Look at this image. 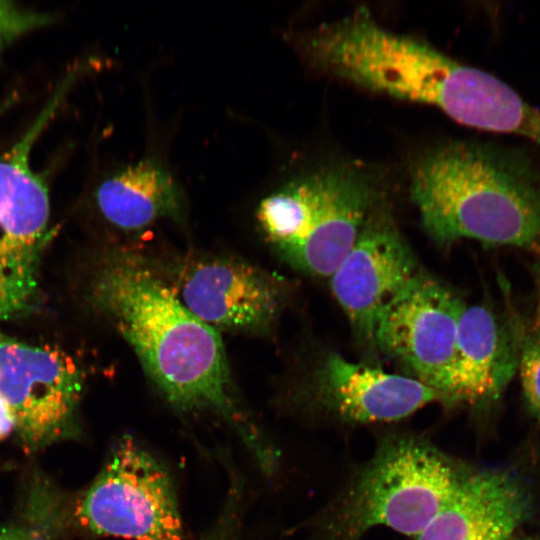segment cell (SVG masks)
I'll return each instance as SVG.
<instances>
[{
	"instance_id": "obj_1",
	"label": "cell",
	"mask_w": 540,
	"mask_h": 540,
	"mask_svg": "<svg viewBox=\"0 0 540 540\" xmlns=\"http://www.w3.org/2000/svg\"><path fill=\"white\" fill-rule=\"evenodd\" d=\"M86 298L127 341L173 407L219 415L263 469L273 464V454L236 398L219 331L182 303L155 265L136 253L109 252L91 271Z\"/></svg>"
},
{
	"instance_id": "obj_2",
	"label": "cell",
	"mask_w": 540,
	"mask_h": 540,
	"mask_svg": "<svg viewBox=\"0 0 540 540\" xmlns=\"http://www.w3.org/2000/svg\"><path fill=\"white\" fill-rule=\"evenodd\" d=\"M303 49L322 72L370 91L436 106L453 120L487 132L504 134L518 96L496 76L381 27L366 9L320 25L305 37Z\"/></svg>"
},
{
	"instance_id": "obj_3",
	"label": "cell",
	"mask_w": 540,
	"mask_h": 540,
	"mask_svg": "<svg viewBox=\"0 0 540 540\" xmlns=\"http://www.w3.org/2000/svg\"><path fill=\"white\" fill-rule=\"evenodd\" d=\"M410 196L439 245L471 239L540 253V168L519 148L431 147L411 165Z\"/></svg>"
},
{
	"instance_id": "obj_4",
	"label": "cell",
	"mask_w": 540,
	"mask_h": 540,
	"mask_svg": "<svg viewBox=\"0 0 540 540\" xmlns=\"http://www.w3.org/2000/svg\"><path fill=\"white\" fill-rule=\"evenodd\" d=\"M469 468L423 437H383L308 526L307 540H362L384 526L415 537L451 498Z\"/></svg>"
},
{
	"instance_id": "obj_5",
	"label": "cell",
	"mask_w": 540,
	"mask_h": 540,
	"mask_svg": "<svg viewBox=\"0 0 540 540\" xmlns=\"http://www.w3.org/2000/svg\"><path fill=\"white\" fill-rule=\"evenodd\" d=\"M383 201L368 172L333 165L297 177L264 197L256 218L272 248L290 266L329 278Z\"/></svg>"
},
{
	"instance_id": "obj_6",
	"label": "cell",
	"mask_w": 540,
	"mask_h": 540,
	"mask_svg": "<svg viewBox=\"0 0 540 540\" xmlns=\"http://www.w3.org/2000/svg\"><path fill=\"white\" fill-rule=\"evenodd\" d=\"M66 90L62 85L21 139L0 154V321L25 317L39 305V267L49 239L50 200L47 185L29 158Z\"/></svg>"
},
{
	"instance_id": "obj_7",
	"label": "cell",
	"mask_w": 540,
	"mask_h": 540,
	"mask_svg": "<svg viewBox=\"0 0 540 540\" xmlns=\"http://www.w3.org/2000/svg\"><path fill=\"white\" fill-rule=\"evenodd\" d=\"M74 517L86 531L129 540H182L172 480L130 435L114 445L96 479L77 498Z\"/></svg>"
},
{
	"instance_id": "obj_8",
	"label": "cell",
	"mask_w": 540,
	"mask_h": 540,
	"mask_svg": "<svg viewBox=\"0 0 540 540\" xmlns=\"http://www.w3.org/2000/svg\"><path fill=\"white\" fill-rule=\"evenodd\" d=\"M466 305L451 288L420 270L388 303L376 326L375 349L403 375L435 390L441 404Z\"/></svg>"
},
{
	"instance_id": "obj_9",
	"label": "cell",
	"mask_w": 540,
	"mask_h": 540,
	"mask_svg": "<svg viewBox=\"0 0 540 540\" xmlns=\"http://www.w3.org/2000/svg\"><path fill=\"white\" fill-rule=\"evenodd\" d=\"M82 388V372L64 351L0 331V396L14 412L27 448H42L74 432Z\"/></svg>"
},
{
	"instance_id": "obj_10",
	"label": "cell",
	"mask_w": 540,
	"mask_h": 540,
	"mask_svg": "<svg viewBox=\"0 0 540 540\" xmlns=\"http://www.w3.org/2000/svg\"><path fill=\"white\" fill-rule=\"evenodd\" d=\"M420 270L390 209L381 202L329 277L332 294L360 344L375 349L380 315Z\"/></svg>"
},
{
	"instance_id": "obj_11",
	"label": "cell",
	"mask_w": 540,
	"mask_h": 540,
	"mask_svg": "<svg viewBox=\"0 0 540 540\" xmlns=\"http://www.w3.org/2000/svg\"><path fill=\"white\" fill-rule=\"evenodd\" d=\"M175 272L168 279L182 303L217 331L268 333L285 304L280 278L237 258H196Z\"/></svg>"
},
{
	"instance_id": "obj_12",
	"label": "cell",
	"mask_w": 540,
	"mask_h": 540,
	"mask_svg": "<svg viewBox=\"0 0 540 540\" xmlns=\"http://www.w3.org/2000/svg\"><path fill=\"white\" fill-rule=\"evenodd\" d=\"M311 409L345 424L403 420L434 402L438 393L423 383L378 367L327 354L303 393Z\"/></svg>"
},
{
	"instance_id": "obj_13",
	"label": "cell",
	"mask_w": 540,
	"mask_h": 540,
	"mask_svg": "<svg viewBox=\"0 0 540 540\" xmlns=\"http://www.w3.org/2000/svg\"><path fill=\"white\" fill-rule=\"evenodd\" d=\"M516 371L512 317L504 320L488 304L466 305L442 405L487 407L500 397Z\"/></svg>"
},
{
	"instance_id": "obj_14",
	"label": "cell",
	"mask_w": 540,
	"mask_h": 540,
	"mask_svg": "<svg viewBox=\"0 0 540 540\" xmlns=\"http://www.w3.org/2000/svg\"><path fill=\"white\" fill-rule=\"evenodd\" d=\"M526 489L512 474L471 470L414 540H507L526 519Z\"/></svg>"
},
{
	"instance_id": "obj_15",
	"label": "cell",
	"mask_w": 540,
	"mask_h": 540,
	"mask_svg": "<svg viewBox=\"0 0 540 540\" xmlns=\"http://www.w3.org/2000/svg\"><path fill=\"white\" fill-rule=\"evenodd\" d=\"M96 203L111 225L124 231H140L164 218L182 216L179 185L158 160L148 158L130 164L98 186Z\"/></svg>"
},
{
	"instance_id": "obj_16",
	"label": "cell",
	"mask_w": 540,
	"mask_h": 540,
	"mask_svg": "<svg viewBox=\"0 0 540 540\" xmlns=\"http://www.w3.org/2000/svg\"><path fill=\"white\" fill-rule=\"evenodd\" d=\"M528 318L512 316L517 339V370L527 404L540 422V302Z\"/></svg>"
},
{
	"instance_id": "obj_17",
	"label": "cell",
	"mask_w": 540,
	"mask_h": 540,
	"mask_svg": "<svg viewBox=\"0 0 540 540\" xmlns=\"http://www.w3.org/2000/svg\"><path fill=\"white\" fill-rule=\"evenodd\" d=\"M52 21L47 13L34 11L11 1L0 0V52L20 36Z\"/></svg>"
},
{
	"instance_id": "obj_18",
	"label": "cell",
	"mask_w": 540,
	"mask_h": 540,
	"mask_svg": "<svg viewBox=\"0 0 540 540\" xmlns=\"http://www.w3.org/2000/svg\"><path fill=\"white\" fill-rule=\"evenodd\" d=\"M241 494L233 481L224 509L214 526L200 540H237L240 528Z\"/></svg>"
},
{
	"instance_id": "obj_19",
	"label": "cell",
	"mask_w": 540,
	"mask_h": 540,
	"mask_svg": "<svg viewBox=\"0 0 540 540\" xmlns=\"http://www.w3.org/2000/svg\"><path fill=\"white\" fill-rule=\"evenodd\" d=\"M0 540H43L42 534L31 527L0 528Z\"/></svg>"
},
{
	"instance_id": "obj_20",
	"label": "cell",
	"mask_w": 540,
	"mask_h": 540,
	"mask_svg": "<svg viewBox=\"0 0 540 540\" xmlns=\"http://www.w3.org/2000/svg\"><path fill=\"white\" fill-rule=\"evenodd\" d=\"M16 417L8 403L0 396V441L16 430Z\"/></svg>"
}]
</instances>
